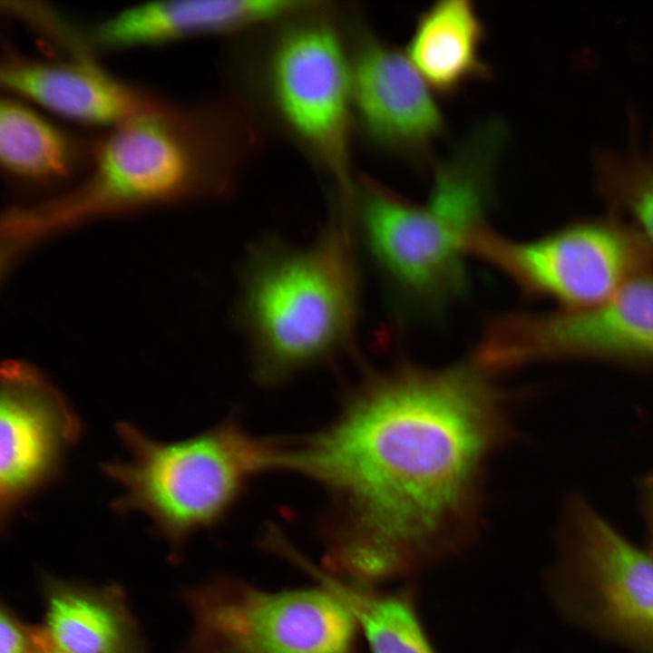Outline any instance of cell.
Segmentation results:
<instances>
[{"label":"cell","instance_id":"cell-21","mask_svg":"<svg viewBox=\"0 0 653 653\" xmlns=\"http://www.w3.org/2000/svg\"><path fill=\"white\" fill-rule=\"evenodd\" d=\"M641 507L653 554V473L646 477L640 488Z\"/></svg>","mask_w":653,"mask_h":653},{"label":"cell","instance_id":"cell-19","mask_svg":"<svg viewBox=\"0 0 653 653\" xmlns=\"http://www.w3.org/2000/svg\"><path fill=\"white\" fill-rule=\"evenodd\" d=\"M595 188L610 215L653 254V137L633 136L623 151L600 150L593 157Z\"/></svg>","mask_w":653,"mask_h":653},{"label":"cell","instance_id":"cell-5","mask_svg":"<svg viewBox=\"0 0 653 653\" xmlns=\"http://www.w3.org/2000/svg\"><path fill=\"white\" fill-rule=\"evenodd\" d=\"M545 584L568 620L632 653H653V554L585 501L567 507Z\"/></svg>","mask_w":653,"mask_h":653},{"label":"cell","instance_id":"cell-20","mask_svg":"<svg viewBox=\"0 0 653 653\" xmlns=\"http://www.w3.org/2000/svg\"><path fill=\"white\" fill-rule=\"evenodd\" d=\"M51 647L41 625H31L4 602L0 610V653H42Z\"/></svg>","mask_w":653,"mask_h":653},{"label":"cell","instance_id":"cell-8","mask_svg":"<svg viewBox=\"0 0 653 653\" xmlns=\"http://www.w3.org/2000/svg\"><path fill=\"white\" fill-rule=\"evenodd\" d=\"M194 115L164 102L112 128L96 146L86 180L40 210L62 219L182 196L206 177L207 142Z\"/></svg>","mask_w":653,"mask_h":653},{"label":"cell","instance_id":"cell-6","mask_svg":"<svg viewBox=\"0 0 653 653\" xmlns=\"http://www.w3.org/2000/svg\"><path fill=\"white\" fill-rule=\"evenodd\" d=\"M192 617L185 653H350V610L322 590L266 592L217 579L182 592Z\"/></svg>","mask_w":653,"mask_h":653},{"label":"cell","instance_id":"cell-17","mask_svg":"<svg viewBox=\"0 0 653 653\" xmlns=\"http://www.w3.org/2000/svg\"><path fill=\"white\" fill-rule=\"evenodd\" d=\"M322 586L350 610L372 653H437L422 622L413 585L380 592L325 576Z\"/></svg>","mask_w":653,"mask_h":653},{"label":"cell","instance_id":"cell-15","mask_svg":"<svg viewBox=\"0 0 653 653\" xmlns=\"http://www.w3.org/2000/svg\"><path fill=\"white\" fill-rule=\"evenodd\" d=\"M43 597L41 626L53 648L66 653H146L119 585L91 586L46 577Z\"/></svg>","mask_w":653,"mask_h":653},{"label":"cell","instance_id":"cell-11","mask_svg":"<svg viewBox=\"0 0 653 653\" xmlns=\"http://www.w3.org/2000/svg\"><path fill=\"white\" fill-rule=\"evenodd\" d=\"M1 515L11 513L57 473L80 422L64 397L36 370L7 363L1 373Z\"/></svg>","mask_w":653,"mask_h":653},{"label":"cell","instance_id":"cell-3","mask_svg":"<svg viewBox=\"0 0 653 653\" xmlns=\"http://www.w3.org/2000/svg\"><path fill=\"white\" fill-rule=\"evenodd\" d=\"M358 274L350 217L340 215L311 245H266L245 274L239 317L257 378L273 385L353 341Z\"/></svg>","mask_w":653,"mask_h":653},{"label":"cell","instance_id":"cell-16","mask_svg":"<svg viewBox=\"0 0 653 653\" xmlns=\"http://www.w3.org/2000/svg\"><path fill=\"white\" fill-rule=\"evenodd\" d=\"M485 36L472 1L440 0L419 15L404 53L434 93L450 96L491 75L482 55Z\"/></svg>","mask_w":653,"mask_h":653},{"label":"cell","instance_id":"cell-1","mask_svg":"<svg viewBox=\"0 0 653 653\" xmlns=\"http://www.w3.org/2000/svg\"><path fill=\"white\" fill-rule=\"evenodd\" d=\"M473 361L370 376L284 470L330 498L326 561L372 586L456 558L477 533L483 465L508 435L502 394Z\"/></svg>","mask_w":653,"mask_h":653},{"label":"cell","instance_id":"cell-14","mask_svg":"<svg viewBox=\"0 0 653 653\" xmlns=\"http://www.w3.org/2000/svg\"><path fill=\"white\" fill-rule=\"evenodd\" d=\"M299 1L182 0L137 5L97 24L88 45L123 49L167 44L190 36L224 32L298 11Z\"/></svg>","mask_w":653,"mask_h":653},{"label":"cell","instance_id":"cell-12","mask_svg":"<svg viewBox=\"0 0 653 653\" xmlns=\"http://www.w3.org/2000/svg\"><path fill=\"white\" fill-rule=\"evenodd\" d=\"M352 61L353 110L378 146L421 157L440 138L445 119L404 52L370 32L359 35Z\"/></svg>","mask_w":653,"mask_h":653},{"label":"cell","instance_id":"cell-7","mask_svg":"<svg viewBox=\"0 0 653 653\" xmlns=\"http://www.w3.org/2000/svg\"><path fill=\"white\" fill-rule=\"evenodd\" d=\"M469 253L501 270L523 292L562 309L595 306L628 279L653 267V254L620 220L586 218L528 241L486 223L473 233Z\"/></svg>","mask_w":653,"mask_h":653},{"label":"cell","instance_id":"cell-9","mask_svg":"<svg viewBox=\"0 0 653 653\" xmlns=\"http://www.w3.org/2000/svg\"><path fill=\"white\" fill-rule=\"evenodd\" d=\"M479 342L485 360L500 371L561 359L653 365V267L590 307L493 315Z\"/></svg>","mask_w":653,"mask_h":653},{"label":"cell","instance_id":"cell-2","mask_svg":"<svg viewBox=\"0 0 653 653\" xmlns=\"http://www.w3.org/2000/svg\"><path fill=\"white\" fill-rule=\"evenodd\" d=\"M505 132L480 124L436 165L427 200L412 202L370 180L356 186L352 209L371 257L403 293L439 305L464 290V254L485 224Z\"/></svg>","mask_w":653,"mask_h":653},{"label":"cell","instance_id":"cell-4","mask_svg":"<svg viewBox=\"0 0 653 653\" xmlns=\"http://www.w3.org/2000/svg\"><path fill=\"white\" fill-rule=\"evenodd\" d=\"M118 431L131 460L103 467L123 488L115 507L149 516L174 547L219 521L251 478L278 470L281 443L256 437L233 420L173 443L127 424Z\"/></svg>","mask_w":653,"mask_h":653},{"label":"cell","instance_id":"cell-10","mask_svg":"<svg viewBox=\"0 0 653 653\" xmlns=\"http://www.w3.org/2000/svg\"><path fill=\"white\" fill-rule=\"evenodd\" d=\"M270 76L283 118L324 162L340 200H348L355 190L349 168L352 62L339 36L326 24L291 29L276 45Z\"/></svg>","mask_w":653,"mask_h":653},{"label":"cell","instance_id":"cell-13","mask_svg":"<svg viewBox=\"0 0 653 653\" xmlns=\"http://www.w3.org/2000/svg\"><path fill=\"white\" fill-rule=\"evenodd\" d=\"M0 81L8 92L87 125L113 128L163 103L107 72L88 54L60 61L7 54Z\"/></svg>","mask_w":653,"mask_h":653},{"label":"cell","instance_id":"cell-18","mask_svg":"<svg viewBox=\"0 0 653 653\" xmlns=\"http://www.w3.org/2000/svg\"><path fill=\"white\" fill-rule=\"evenodd\" d=\"M73 140L28 105L0 102V163L7 173L43 180L67 176L75 163Z\"/></svg>","mask_w":653,"mask_h":653},{"label":"cell","instance_id":"cell-22","mask_svg":"<svg viewBox=\"0 0 653 653\" xmlns=\"http://www.w3.org/2000/svg\"><path fill=\"white\" fill-rule=\"evenodd\" d=\"M42 653H66V652H63L62 650H59L54 648L50 647V648H45Z\"/></svg>","mask_w":653,"mask_h":653}]
</instances>
